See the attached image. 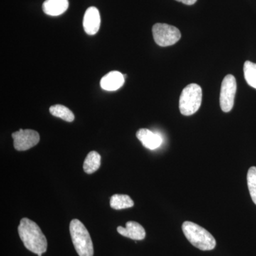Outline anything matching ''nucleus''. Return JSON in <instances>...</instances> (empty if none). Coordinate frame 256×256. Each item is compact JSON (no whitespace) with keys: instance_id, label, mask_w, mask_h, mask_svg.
Returning <instances> with one entry per match:
<instances>
[{"instance_id":"nucleus-1","label":"nucleus","mask_w":256,"mask_h":256,"mask_svg":"<svg viewBox=\"0 0 256 256\" xmlns=\"http://www.w3.org/2000/svg\"><path fill=\"white\" fill-rule=\"evenodd\" d=\"M18 235L25 248L38 256L46 252L47 240L41 228L33 220L22 218L18 227Z\"/></svg>"},{"instance_id":"nucleus-2","label":"nucleus","mask_w":256,"mask_h":256,"mask_svg":"<svg viewBox=\"0 0 256 256\" xmlns=\"http://www.w3.org/2000/svg\"><path fill=\"white\" fill-rule=\"evenodd\" d=\"M183 233L194 246L202 250H212L215 248L216 242L214 237L198 224L184 222L182 224Z\"/></svg>"},{"instance_id":"nucleus-3","label":"nucleus","mask_w":256,"mask_h":256,"mask_svg":"<svg viewBox=\"0 0 256 256\" xmlns=\"http://www.w3.org/2000/svg\"><path fill=\"white\" fill-rule=\"evenodd\" d=\"M69 230L74 248L78 256H94V244L84 224L75 218L70 222Z\"/></svg>"},{"instance_id":"nucleus-4","label":"nucleus","mask_w":256,"mask_h":256,"mask_svg":"<svg viewBox=\"0 0 256 256\" xmlns=\"http://www.w3.org/2000/svg\"><path fill=\"white\" fill-rule=\"evenodd\" d=\"M202 88L196 84H191L183 89L180 98V110L183 116L196 114L202 105Z\"/></svg>"},{"instance_id":"nucleus-5","label":"nucleus","mask_w":256,"mask_h":256,"mask_svg":"<svg viewBox=\"0 0 256 256\" xmlns=\"http://www.w3.org/2000/svg\"><path fill=\"white\" fill-rule=\"evenodd\" d=\"M152 34L154 42L160 46L174 45L181 38V32L178 28L168 24L158 23L153 26Z\"/></svg>"},{"instance_id":"nucleus-6","label":"nucleus","mask_w":256,"mask_h":256,"mask_svg":"<svg viewBox=\"0 0 256 256\" xmlns=\"http://www.w3.org/2000/svg\"><path fill=\"white\" fill-rule=\"evenodd\" d=\"M236 90L235 77L230 74L227 75L222 82L220 94V108L224 112H230L233 108Z\"/></svg>"},{"instance_id":"nucleus-7","label":"nucleus","mask_w":256,"mask_h":256,"mask_svg":"<svg viewBox=\"0 0 256 256\" xmlns=\"http://www.w3.org/2000/svg\"><path fill=\"white\" fill-rule=\"evenodd\" d=\"M14 146L18 151H26L36 146L40 140V134L33 130H20L12 134Z\"/></svg>"},{"instance_id":"nucleus-8","label":"nucleus","mask_w":256,"mask_h":256,"mask_svg":"<svg viewBox=\"0 0 256 256\" xmlns=\"http://www.w3.org/2000/svg\"><path fill=\"white\" fill-rule=\"evenodd\" d=\"M82 26L88 35L96 34L98 32L100 26V15L95 6H90L86 11Z\"/></svg>"},{"instance_id":"nucleus-9","label":"nucleus","mask_w":256,"mask_h":256,"mask_svg":"<svg viewBox=\"0 0 256 256\" xmlns=\"http://www.w3.org/2000/svg\"><path fill=\"white\" fill-rule=\"evenodd\" d=\"M117 230L122 236L132 240H142L146 236V230L142 226L136 222H128L126 223V228L118 226Z\"/></svg>"},{"instance_id":"nucleus-10","label":"nucleus","mask_w":256,"mask_h":256,"mask_svg":"<svg viewBox=\"0 0 256 256\" xmlns=\"http://www.w3.org/2000/svg\"><path fill=\"white\" fill-rule=\"evenodd\" d=\"M136 136L142 146L149 150H156L162 143V139L159 134L146 128L140 129L136 133Z\"/></svg>"},{"instance_id":"nucleus-11","label":"nucleus","mask_w":256,"mask_h":256,"mask_svg":"<svg viewBox=\"0 0 256 256\" xmlns=\"http://www.w3.org/2000/svg\"><path fill=\"white\" fill-rule=\"evenodd\" d=\"M124 82V74L119 72H111L101 79L100 86L108 92H114L120 88Z\"/></svg>"},{"instance_id":"nucleus-12","label":"nucleus","mask_w":256,"mask_h":256,"mask_svg":"<svg viewBox=\"0 0 256 256\" xmlns=\"http://www.w3.org/2000/svg\"><path fill=\"white\" fill-rule=\"evenodd\" d=\"M68 0H46L42 5L44 12L50 16H60L68 8Z\"/></svg>"},{"instance_id":"nucleus-13","label":"nucleus","mask_w":256,"mask_h":256,"mask_svg":"<svg viewBox=\"0 0 256 256\" xmlns=\"http://www.w3.org/2000/svg\"><path fill=\"white\" fill-rule=\"evenodd\" d=\"M101 156L97 152L92 151L88 154L84 162V170L87 174L96 172L100 168Z\"/></svg>"},{"instance_id":"nucleus-14","label":"nucleus","mask_w":256,"mask_h":256,"mask_svg":"<svg viewBox=\"0 0 256 256\" xmlns=\"http://www.w3.org/2000/svg\"><path fill=\"white\" fill-rule=\"evenodd\" d=\"M110 207L114 210H124L134 206V202L130 196L126 194L112 195L110 198Z\"/></svg>"},{"instance_id":"nucleus-15","label":"nucleus","mask_w":256,"mask_h":256,"mask_svg":"<svg viewBox=\"0 0 256 256\" xmlns=\"http://www.w3.org/2000/svg\"><path fill=\"white\" fill-rule=\"evenodd\" d=\"M50 114L55 117L66 121V122H73L75 119V116L72 110H69L68 108L62 105H55L50 106Z\"/></svg>"},{"instance_id":"nucleus-16","label":"nucleus","mask_w":256,"mask_h":256,"mask_svg":"<svg viewBox=\"0 0 256 256\" xmlns=\"http://www.w3.org/2000/svg\"><path fill=\"white\" fill-rule=\"evenodd\" d=\"M244 72L247 84L256 89V64L246 60L244 64Z\"/></svg>"},{"instance_id":"nucleus-17","label":"nucleus","mask_w":256,"mask_h":256,"mask_svg":"<svg viewBox=\"0 0 256 256\" xmlns=\"http://www.w3.org/2000/svg\"><path fill=\"white\" fill-rule=\"evenodd\" d=\"M247 183L252 202L256 205V166H252L248 170Z\"/></svg>"},{"instance_id":"nucleus-18","label":"nucleus","mask_w":256,"mask_h":256,"mask_svg":"<svg viewBox=\"0 0 256 256\" xmlns=\"http://www.w3.org/2000/svg\"><path fill=\"white\" fill-rule=\"evenodd\" d=\"M176 1L182 2L183 4L186 5H192L196 2L197 0H176Z\"/></svg>"}]
</instances>
